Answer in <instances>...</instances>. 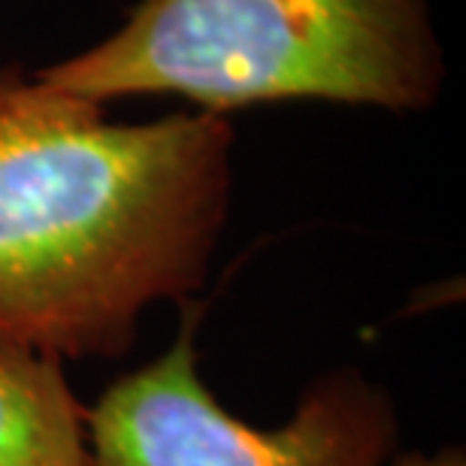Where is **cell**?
<instances>
[{"mask_svg":"<svg viewBox=\"0 0 466 466\" xmlns=\"http://www.w3.org/2000/svg\"><path fill=\"white\" fill-rule=\"evenodd\" d=\"M230 118L116 121L0 64V337L125 358L143 315L203 291L233 207Z\"/></svg>","mask_w":466,"mask_h":466,"instance_id":"6da1fadb","label":"cell"},{"mask_svg":"<svg viewBox=\"0 0 466 466\" xmlns=\"http://www.w3.org/2000/svg\"><path fill=\"white\" fill-rule=\"evenodd\" d=\"M95 104L176 97L230 116L333 104L390 116L440 104L433 0H137L97 43L36 70Z\"/></svg>","mask_w":466,"mask_h":466,"instance_id":"7a4b0ae2","label":"cell"},{"mask_svg":"<svg viewBox=\"0 0 466 466\" xmlns=\"http://www.w3.org/2000/svg\"><path fill=\"white\" fill-rule=\"evenodd\" d=\"M203 303L182 306L164 354L116 379L88 409L91 466H388L400 418L360 370H328L282 427L260 431L228 412L198 358Z\"/></svg>","mask_w":466,"mask_h":466,"instance_id":"3957f363","label":"cell"},{"mask_svg":"<svg viewBox=\"0 0 466 466\" xmlns=\"http://www.w3.org/2000/svg\"><path fill=\"white\" fill-rule=\"evenodd\" d=\"M0 466H91L88 409L64 360L0 337Z\"/></svg>","mask_w":466,"mask_h":466,"instance_id":"277c9868","label":"cell"},{"mask_svg":"<svg viewBox=\"0 0 466 466\" xmlns=\"http://www.w3.org/2000/svg\"><path fill=\"white\" fill-rule=\"evenodd\" d=\"M388 466H466V454L461 445H445V449L424 454V451H412V454H400Z\"/></svg>","mask_w":466,"mask_h":466,"instance_id":"5b68a950","label":"cell"}]
</instances>
